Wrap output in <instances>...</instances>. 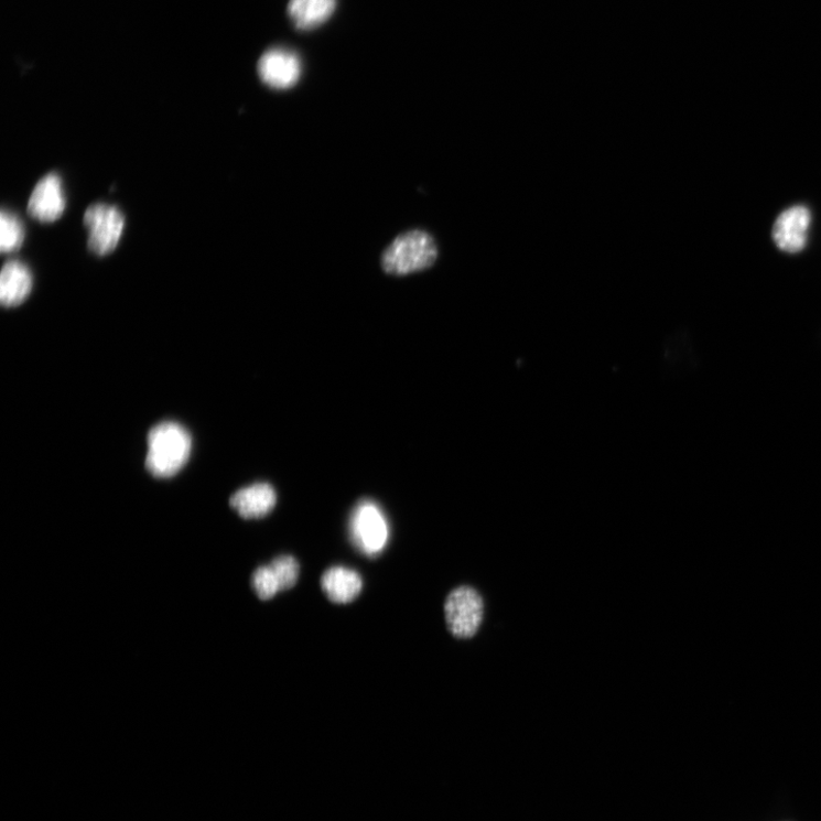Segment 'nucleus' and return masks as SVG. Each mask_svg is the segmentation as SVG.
Instances as JSON below:
<instances>
[{
  "instance_id": "nucleus-1",
  "label": "nucleus",
  "mask_w": 821,
  "mask_h": 821,
  "mask_svg": "<svg viewBox=\"0 0 821 821\" xmlns=\"http://www.w3.org/2000/svg\"><path fill=\"white\" fill-rule=\"evenodd\" d=\"M147 468L155 477L176 475L186 464L192 449L190 434L176 422L153 426L148 439Z\"/></svg>"
},
{
  "instance_id": "nucleus-2",
  "label": "nucleus",
  "mask_w": 821,
  "mask_h": 821,
  "mask_svg": "<svg viewBox=\"0 0 821 821\" xmlns=\"http://www.w3.org/2000/svg\"><path fill=\"white\" fill-rule=\"evenodd\" d=\"M439 258L434 238L413 229L393 240L381 256V268L389 276H408L432 268Z\"/></svg>"
},
{
  "instance_id": "nucleus-3",
  "label": "nucleus",
  "mask_w": 821,
  "mask_h": 821,
  "mask_svg": "<svg viewBox=\"0 0 821 821\" xmlns=\"http://www.w3.org/2000/svg\"><path fill=\"white\" fill-rule=\"evenodd\" d=\"M444 614L447 630L454 638L473 639L483 626L485 603L475 587L457 586L445 601Z\"/></svg>"
},
{
  "instance_id": "nucleus-4",
  "label": "nucleus",
  "mask_w": 821,
  "mask_h": 821,
  "mask_svg": "<svg viewBox=\"0 0 821 821\" xmlns=\"http://www.w3.org/2000/svg\"><path fill=\"white\" fill-rule=\"evenodd\" d=\"M350 539L357 550L375 558L385 549L389 539L387 519L377 504L359 501L349 520Z\"/></svg>"
},
{
  "instance_id": "nucleus-5",
  "label": "nucleus",
  "mask_w": 821,
  "mask_h": 821,
  "mask_svg": "<svg viewBox=\"0 0 821 821\" xmlns=\"http://www.w3.org/2000/svg\"><path fill=\"white\" fill-rule=\"evenodd\" d=\"M84 224L88 229L89 250L97 256H107L119 245L125 228V217L114 206L96 204L86 210Z\"/></svg>"
},
{
  "instance_id": "nucleus-6",
  "label": "nucleus",
  "mask_w": 821,
  "mask_h": 821,
  "mask_svg": "<svg viewBox=\"0 0 821 821\" xmlns=\"http://www.w3.org/2000/svg\"><path fill=\"white\" fill-rule=\"evenodd\" d=\"M302 61L298 54L287 48H273L258 62V75L267 86L284 90L298 84L302 77Z\"/></svg>"
},
{
  "instance_id": "nucleus-7",
  "label": "nucleus",
  "mask_w": 821,
  "mask_h": 821,
  "mask_svg": "<svg viewBox=\"0 0 821 821\" xmlns=\"http://www.w3.org/2000/svg\"><path fill=\"white\" fill-rule=\"evenodd\" d=\"M811 224L810 210L795 206L782 212L775 222L773 238L777 247L788 253L803 250Z\"/></svg>"
},
{
  "instance_id": "nucleus-8",
  "label": "nucleus",
  "mask_w": 821,
  "mask_h": 821,
  "mask_svg": "<svg viewBox=\"0 0 821 821\" xmlns=\"http://www.w3.org/2000/svg\"><path fill=\"white\" fill-rule=\"evenodd\" d=\"M63 183L56 173L43 177L32 191L28 212L32 218L42 223H53L62 217L65 210Z\"/></svg>"
},
{
  "instance_id": "nucleus-9",
  "label": "nucleus",
  "mask_w": 821,
  "mask_h": 821,
  "mask_svg": "<svg viewBox=\"0 0 821 821\" xmlns=\"http://www.w3.org/2000/svg\"><path fill=\"white\" fill-rule=\"evenodd\" d=\"M229 505L244 519L264 518L277 506V493L268 483H256L236 491Z\"/></svg>"
},
{
  "instance_id": "nucleus-10",
  "label": "nucleus",
  "mask_w": 821,
  "mask_h": 821,
  "mask_svg": "<svg viewBox=\"0 0 821 821\" xmlns=\"http://www.w3.org/2000/svg\"><path fill=\"white\" fill-rule=\"evenodd\" d=\"M320 584L325 597L337 605L353 603L364 588L363 577L356 571L343 566L327 569Z\"/></svg>"
},
{
  "instance_id": "nucleus-11",
  "label": "nucleus",
  "mask_w": 821,
  "mask_h": 821,
  "mask_svg": "<svg viewBox=\"0 0 821 821\" xmlns=\"http://www.w3.org/2000/svg\"><path fill=\"white\" fill-rule=\"evenodd\" d=\"M32 289L30 270L19 260L7 262L0 276V302L7 307L22 304Z\"/></svg>"
},
{
  "instance_id": "nucleus-12",
  "label": "nucleus",
  "mask_w": 821,
  "mask_h": 821,
  "mask_svg": "<svg viewBox=\"0 0 821 821\" xmlns=\"http://www.w3.org/2000/svg\"><path fill=\"white\" fill-rule=\"evenodd\" d=\"M337 0H290L288 13L301 30L314 29L332 18Z\"/></svg>"
},
{
  "instance_id": "nucleus-13",
  "label": "nucleus",
  "mask_w": 821,
  "mask_h": 821,
  "mask_svg": "<svg viewBox=\"0 0 821 821\" xmlns=\"http://www.w3.org/2000/svg\"><path fill=\"white\" fill-rule=\"evenodd\" d=\"M24 229L21 220L11 212L3 210L0 216V250L4 253L17 251L23 244Z\"/></svg>"
},
{
  "instance_id": "nucleus-14",
  "label": "nucleus",
  "mask_w": 821,
  "mask_h": 821,
  "mask_svg": "<svg viewBox=\"0 0 821 821\" xmlns=\"http://www.w3.org/2000/svg\"><path fill=\"white\" fill-rule=\"evenodd\" d=\"M270 568L276 574L280 590L287 591L298 584L301 566L298 560L290 554H282L271 562Z\"/></svg>"
},
{
  "instance_id": "nucleus-15",
  "label": "nucleus",
  "mask_w": 821,
  "mask_h": 821,
  "mask_svg": "<svg viewBox=\"0 0 821 821\" xmlns=\"http://www.w3.org/2000/svg\"><path fill=\"white\" fill-rule=\"evenodd\" d=\"M251 586L260 601H270L280 593V585L270 565L258 568L251 576Z\"/></svg>"
}]
</instances>
